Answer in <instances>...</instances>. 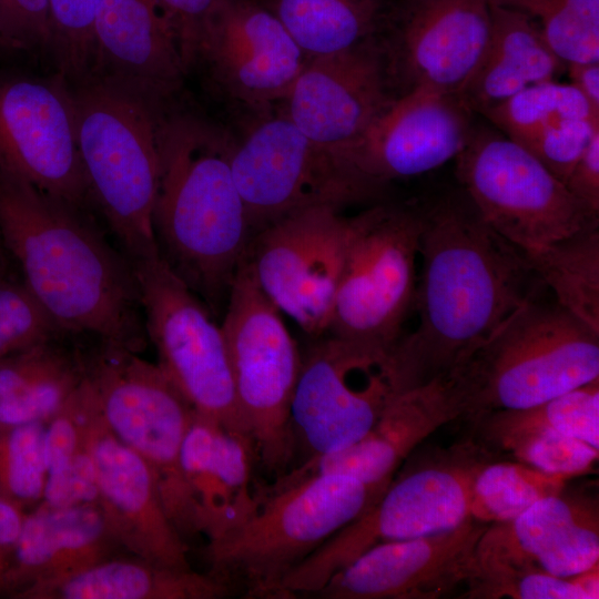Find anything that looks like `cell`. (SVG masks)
I'll use <instances>...</instances> for the list:
<instances>
[{
	"label": "cell",
	"instance_id": "6da1fadb",
	"mask_svg": "<svg viewBox=\"0 0 599 599\" xmlns=\"http://www.w3.org/2000/svg\"><path fill=\"white\" fill-rule=\"evenodd\" d=\"M414 332L392 353L398 392L449 374L544 284L466 196L420 209Z\"/></svg>",
	"mask_w": 599,
	"mask_h": 599
},
{
	"label": "cell",
	"instance_id": "7a4b0ae2",
	"mask_svg": "<svg viewBox=\"0 0 599 599\" xmlns=\"http://www.w3.org/2000/svg\"><path fill=\"white\" fill-rule=\"evenodd\" d=\"M0 235L23 283L64 331L128 351L144 344L133 266L90 213L0 166Z\"/></svg>",
	"mask_w": 599,
	"mask_h": 599
},
{
	"label": "cell",
	"instance_id": "3957f363",
	"mask_svg": "<svg viewBox=\"0 0 599 599\" xmlns=\"http://www.w3.org/2000/svg\"><path fill=\"white\" fill-rule=\"evenodd\" d=\"M160 181L153 233L160 257L205 304L224 312L252 237L231 155L217 126L189 114H158Z\"/></svg>",
	"mask_w": 599,
	"mask_h": 599
},
{
	"label": "cell",
	"instance_id": "277c9868",
	"mask_svg": "<svg viewBox=\"0 0 599 599\" xmlns=\"http://www.w3.org/2000/svg\"><path fill=\"white\" fill-rule=\"evenodd\" d=\"M385 488L324 474L280 488L257 486V506L207 546L211 576L245 598L280 599L285 578Z\"/></svg>",
	"mask_w": 599,
	"mask_h": 599
},
{
	"label": "cell",
	"instance_id": "5b68a950",
	"mask_svg": "<svg viewBox=\"0 0 599 599\" xmlns=\"http://www.w3.org/2000/svg\"><path fill=\"white\" fill-rule=\"evenodd\" d=\"M540 291L451 370L465 418L530 407L599 378V332Z\"/></svg>",
	"mask_w": 599,
	"mask_h": 599
},
{
	"label": "cell",
	"instance_id": "8992f818",
	"mask_svg": "<svg viewBox=\"0 0 599 599\" xmlns=\"http://www.w3.org/2000/svg\"><path fill=\"white\" fill-rule=\"evenodd\" d=\"M70 85L94 209L130 263L158 255L152 223L160 181L158 112L92 78Z\"/></svg>",
	"mask_w": 599,
	"mask_h": 599
},
{
	"label": "cell",
	"instance_id": "52a82bcc",
	"mask_svg": "<svg viewBox=\"0 0 599 599\" xmlns=\"http://www.w3.org/2000/svg\"><path fill=\"white\" fill-rule=\"evenodd\" d=\"M474 440L444 458L390 480L358 517L336 531L283 581L280 599L314 596L341 568L369 548L451 530L469 516L473 478L486 461Z\"/></svg>",
	"mask_w": 599,
	"mask_h": 599
},
{
	"label": "cell",
	"instance_id": "ba28073f",
	"mask_svg": "<svg viewBox=\"0 0 599 599\" xmlns=\"http://www.w3.org/2000/svg\"><path fill=\"white\" fill-rule=\"evenodd\" d=\"M221 329L241 413L257 466L276 478L295 461L291 404L302 355L278 308L241 264Z\"/></svg>",
	"mask_w": 599,
	"mask_h": 599
},
{
	"label": "cell",
	"instance_id": "9c48e42d",
	"mask_svg": "<svg viewBox=\"0 0 599 599\" xmlns=\"http://www.w3.org/2000/svg\"><path fill=\"white\" fill-rule=\"evenodd\" d=\"M420 209L379 203L349 217L326 335L393 348L414 308Z\"/></svg>",
	"mask_w": 599,
	"mask_h": 599
},
{
	"label": "cell",
	"instance_id": "30bf717a",
	"mask_svg": "<svg viewBox=\"0 0 599 599\" xmlns=\"http://www.w3.org/2000/svg\"><path fill=\"white\" fill-rule=\"evenodd\" d=\"M456 176L483 220L522 252L599 224V214L499 131L473 129L456 158Z\"/></svg>",
	"mask_w": 599,
	"mask_h": 599
},
{
	"label": "cell",
	"instance_id": "8fae6325",
	"mask_svg": "<svg viewBox=\"0 0 599 599\" xmlns=\"http://www.w3.org/2000/svg\"><path fill=\"white\" fill-rule=\"evenodd\" d=\"M231 166L252 235L298 210L364 202L384 185L363 175L342 152L308 138L284 112L234 141Z\"/></svg>",
	"mask_w": 599,
	"mask_h": 599
},
{
	"label": "cell",
	"instance_id": "7c38bea8",
	"mask_svg": "<svg viewBox=\"0 0 599 599\" xmlns=\"http://www.w3.org/2000/svg\"><path fill=\"white\" fill-rule=\"evenodd\" d=\"M131 264L161 370L196 414L251 437L235 396L221 325L159 254Z\"/></svg>",
	"mask_w": 599,
	"mask_h": 599
},
{
	"label": "cell",
	"instance_id": "4fadbf2b",
	"mask_svg": "<svg viewBox=\"0 0 599 599\" xmlns=\"http://www.w3.org/2000/svg\"><path fill=\"white\" fill-rule=\"evenodd\" d=\"M394 347L324 335L307 349L291 404L295 465L344 449L368 432L399 394Z\"/></svg>",
	"mask_w": 599,
	"mask_h": 599
},
{
	"label": "cell",
	"instance_id": "5bb4252c",
	"mask_svg": "<svg viewBox=\"0 0 599 599\" xmlns=\"http://www.w3.org/2000/svg\"><path fill=\"white\" fill-rule=\"evenodd\" d=\"M119 348L81 390L100 408L120 441L150 465L167 517L177 530H196L193 505L180 467V450L196 412L160 367Z\"/></svg>",
	"mask_w": 599,
	"mask_h": 599
},
{
	"label": "cell",
	"instance_id": "9a60e30c",
	"mask_svg": "<svg viewBox=\"0 0 599 599\" xmlns=\"http://www.w3.org/2000/svg\"><path fill=\"white\" fill-rule=\"evenodd\" d=\"M341 211L284 215L252 235L243 258L265 296L313 338L327 333L344 266L349 217Z\"/></svg>",
	"mask_w": 599,
	"mask_h": 599
},
{
	"label": "cell",
	"instance_id": "2e32d148",
	"mask_svg": "<svg viewBox=\"0 0 599 599\" xmlns=\"http://www.w3.org/2000/svg\"><path fill=\"white\" fill-rule=\"evenodd\" d=\"M0 166L91 214L71 85L62 75L0 71Z\"/></svg>",
	"mask_w": 599,
	"mask_h": 599
},
{
	"label": "cell",
	"instance_id": "e0dca14e",
	"mask_svg": "<svg viewBox=\"0 0 599 599\" xmlns=\"http://www.w3.org/2000/svg\"><path fill=\"white\" fill-rule=\"evenodd\" d=\"M307 60L278 18L255 0H219L196 53V63L227 95L261 108L284 99Z\"/></svg>",
	"mask_w": 599,
	"mask_h": 599
},
{
	"label": "cell",
	"instance_id": "ac0fdd59",
	"mask_svg": "<svg viewBox=\"0 0 599 599\" xmlns=\"http://www.w3.org/2000/svg\"><path fill=\"white\" fill-rule=\"evenodd\" d=\"M597 565L598 497L566 485L515 518L487 525L476 546L473 576L537 570L573 577Z\"/></svg>",
	"mask_w": 599,
	"mask_h": 599
},
{
	"label": "cell",
	"instance_id": "d6986e66",
	"mask_svg": "<svg viewBox=\"0 0 599 599\" xmlns=\"http://www.w3.org/2000/svg\"><path fill=\"white\" fill-rule=\"evenodd\" d=\"M486 524L471 517L439 534L378 544L336 571L322 599H437L470 580Z\"/></svg>",
	"mask_w": 599,
	"mask_h": 599
},
{
	"label": "cell",
	"instance_id": "ffe728a7",
	"mask_svg": "<svg viewBox=\"0 0 599 599\" xmlns=\"http://www.w3.org/2000/svg\"><path fill=\"white\" fill-rule=\"evenodd\" d=\"M471 115L458 94L410 88L390 102L345 156L380 184L420 175L464 150L474 129Z\"/></svg>",
	"mask_w": 599,
	"mask_h": 599
},
{
	"label": "cell",
	"instance_id": "44dd1931",
	"mask_svg": "<svg viewBox=\"0 0 599 599\" xmlns=\"http://www.w3.org/2000/svg\"><path fill=\"white\" fill-rule=\"evenodd\" d=\"M380 49L369 38L349 49L308 58L282 102L308 138L342 152L394 100Z\"/></svg>",
	"mask_w": 599,
	"mask_h": 599
},
{
	"label": "cell",
	"instance_id": "7402d4cb",
	"mask_svg": "<svg viewBox=\"0 0 599 599\" xmlns=\"http://www.w3.org/2000/svg\"><path fill=\"white\" fill-rule=\"evenodd\" d=\"M464 390L453 372L396 395L368 432L351 446L308 458L267 483L280 488L306 477L338 474L386 488L399 465L429 435L466 416Z\"/></svg>",
	"mask_w": 599,
	"mask_h": 599
},
{
	"label": "cell",
	"instance_id": "603a6c76",
	"mask_svg": "<svg viewBox=\"0 0 599 599\" xmlns=\"http://www.w3.org/2000/svg\"><path fill=\"white\" fill-rule=\"evenodd\" d=\"M184 64L172 23L156 0H102L88 78L142 100L155 112L183 84Z\"/></svg>",
	"mask_w": 599,
	"mask_h": 599
},
{
	"label": "cell",
	"instance_id": "cb8c5ba5",
	"mask_svg": "<svg viewBox=\"0 0 599 599\" xmlns=\"http://www.w3.org/2000/svg\"><path fill=\"white\" fill-rule=\"evenodd\" d=\"M397 20V48L409 89L459 94L489 42V0H404Z\"/></svg>",
	"mask_w": 599,
	"mask_h": 599
},
{
	"label": "cell",
	"instance_id": "d4e9b609",
	"mask_svg": "<svg viewBox=\"0 0 599 599\" xmlns=\"http://www.w3.org/2000/svg\"><path fill=\"white\" fill-rule=\"evenodd\" d=\"M252 438L195 414L180 450V467L197 530L210 541L242 524L257 506Z\"/></svg>",
	"mask_w": 599,
	"mask_h": 599
},
{
	"label": "cell",
	"instance_id": "484cf974",
	"mask_svg": "<svg viewBox=\"0 0 599 599\" xmlns=\"http://www.w3.org/2000/svg\"><path fill=\"white\" fill-rule=\"evenodd\" d=\"M490 37L476 71L458 94L474 113L501 103L531 85L555 81L567 63L526 13L489 0Z\"/></svg>",
	"mask_w": 599,
	"mask_h": 599
},
{
	"label": "cell",
	"instance_id": "4316f807",
	"mask_svg": "<svg viewBox=\"0 0 599 599\" xmlns=\"http://www.w3.org/2000/svg\"><path fill=\"white\" fill-rule=\"evenodd\" d=\"M100 497L129 521H140L142 545L152 562L190 569L184 542L164 509L154 474L145 459L114 436L90 446Z\"/></svg>",
	"mask_w": 599,
	"mask_h": 599
},
{
	"label": "cell",
	"instance_id": "83f0119b",
	"mask_svg": "<svg viewBox=\"0 0 599 599\" xmlns=\"http://www.w3.org/2000/svg\"><path fill=\"white\" fill-rule=\"evenodd\" d=\"M105 532V517L92 504L44 507L23 516L3 588L42 577L49 570L65 572L75 560L84 564Z\"/></svg>",
	"mask_w": 599,
	"mask_h": 599
},
{
	"label": "cell",
	"instance_id": "f1b7e54d",
	"mask_svg": "<svg viewBox=\"0 0 599 599\" xmlns=\"http://www.w3.org/2000/svg\"><path fill=\"white\" fill-rule=\"evenodd\" d=\"M230 593V588L211 575L155 562H93L58 583V595L65 599H212Z\"/></svg>",
	"mask_w": 599,
	"mask_h": 599
},
{
	"label": "cell",
	"instance_id": "f546056e",
	"mask_svg": "<svg viewBox=\"0 0 599 599\" xmlns=\"http://www.w3.org/2000/svg\"><path fill=\"white\" fill-rule=\"evenodd\" d=\"M263 4L312 58L372 38L384 17L386 0H266Z\"/></svg>",
	"mask_w": 599,
	"mask_h": 599
},
{
	"label": "cell",
	"instance_id": "4dcf8cb0",
	"mask_svg": "<svg viewBox=\"0 0 599 599\" xmlns=\"http://www.w3.org/2000/svg\"><path fill=\"white\" fill-rule=\"evenodd\" d=\"M524 254L555 301L599 332V224Z\"/></svg>",
	"mask_w": 599,
	"mask_h": 599
},
{
	"label": "cell",
	"instance_id": "1f68e13d",
	"mask_svg": "<svg viewBox=\"0 0 599 599\" xmlns=\"http://www.w3.org/2000/svg\"><path fill=\"white\" fill-rule=\"evenodd\" d=\"M484 446L526 430H555L599 449V378L537 405L489 412L470 420Z\"/></svg>",
	"mask_w": 599,
	"mask_h": 599
},
{
	"label": "cell",
	"instance_id": "d6a6232c",
	"mask_svg": "<svg viewBox=\"0 0 599 599\" xmlns=\"http://www.w3.org/2000/svg\"><path fill=\"white\" fill-rule=\"evenodd\" d=\"M23 380L0 398V429L43 423L61 412L80 386L75 370L52 342L19 353Z\"/></svg>",
	"mask_w": 599,
	"mask_h": 599
},
{
	"label": "cell",
	"instance_id": "836d02e7",
	"mask_svg": "<svg viewBox=\"0 0 599 599\" xmlns=\"http://www.w3.org/2000/svg\"><path fill=\"white\" fill-rule=\"evenodd\" d=\"M570 478L520 461H485L469 491V516L483 524L507 521L536 501L562 490Z\"/></svg>",
	"mask_w": 599,
	"mask_h": 599
},
{
	"label": "cell",
	"instance_id": "e575fe53",
	"mask_svg": "<svg viewBox=\"0 0 599 599\" xmlns=\"http://www.w3.org/2000/svg\"><path fill=\"white\" fill-rule=\"evenodd\" d=\"M483 115L518 144L564 120L599 118V113L570 83L555 81L526 88L486 110Z\"/></svg>",
	"mask_w": 599,
	"mask_h": 599
},
{
	"label": "cell",
	"instance_id": "d590c367",
	"mask_svg": "<svg viewBox=\"0 0 599 599\" xmlns=\"http://www.w3.org/2000/svg\"><path fill=\"white\" fill-rule=\"evenodd\" d=\"M529 16L565 63L599 61V0H490Z\"/></svg>",
	"mask_w": 599,
	"mask_h": 599
},
{
	"label": "cell",
	"instance_id": "8d00e7d4",
	"mask_svg": "<svg viewBox=\"0 0 599 599\" xmlns=\"http://www.w3.org/2000/svg\"><path fill=\"white\" fill-rule=\"evenodd\" d=\"M470 599H598L599 565L573 577L544 571L476 573L465 587Z\"/></svg>",
	"mask_w": 599,
	"mask_h": 599
},
{
	"label": "cell",
	"instance_id": "74e56055",
	"mask_svg": "<svg viewBox=\"0 0 599 599\" xmlns=\"http://www.w3.org/2000/svg\"><path fill=\"white\" fill-rule=\"evenodd\" d=\"M42 424L0 429V496L14 505L42 498L47 478Z\"/></svg>",
	"mask_w": 599,
	"mask_h": 599
},
{
	"label": "cell",
	"instance_id": "f35d334b",
	"mask_svg": "<svg viewBox=\"0 0 599 599\" xmlns=\"http://www.w3.org/2000/svg\"><path fill=\"white\" fill-rule=\"evenodd\" d=\"M509 453L517 461L548 474L572 478L592 469L599 449L555 430H526L484 445Z\"/></svg>",
	"mask_w": 599,
	"mask_h": 599
},
{
	"label": "cell",
	"instance_id": "ab89813d",
	"mask_svg": "<svg viewBox=\"0 0 599 599\" xmlns=\"http://www.w3.org/2000/svg\"><path fill=\"white\" fill-rule=\"evenodd\" d=\"M102 0H49L50 41L60 75L69 84L88 78L94 23Z\"/></svg>",
	"mask_w": 599,
	"mask_h": 599
},
{
	"label": "cell",
	"instance_id": "60d3db41",
	"mask_svg": "<svg viewBox=\"0 0 599 599\" xmlns=\"http://www.w3.org/2000/svg\"><path fill=\"white\" fill-rule=\"evenodd\" d=\"M67 333L23 281L0 278V358L54 342Z\"/></svg>",
	"mask_w": 599,
	"mask_h": 599
},
{
	"label": "cell",
	"instance_id": "b9f144b4",
	"mask_svg": "<svg viewBox=\"0 0 599 599\" xmlns=\"http://www.w3.org/2000/svg\"><path fill=\"white\" fill-rule=\"evenodd\" d=\"M597 133L599 118L568 119L541 130L519 145L565 183Z\"/></svg>",
	"mask_w": 599,
	"mask_h": 599
},
{
	"label": "cell",
	"instance_id": "7bdbcfd3",
	"mask_svg": "<svg viewBox=\"0 0 599 599\" xmlns=\"http://www.w3.org/2000/svg\"><path fill=\"white\" fill-rule=\"evenodd\" d=\"M100 497L98 473L90 450H79L60 469L47 474L42 498L47 507L90 505Z\"/></svg>",
	"mask_w": 599,
	"mask_h": 599
},
{
	"label": "cell",
	"instance_id": "ee69618b",
	"mask_svg": "<svg viewBox=\"0 0 599 599\" xmlns=\"http://www.w3.org/2000/svg\"><path fill=\"white\" fill-rule=\"evenodd\" d=\"M0 32L4 48L49 45V0H0Z\"/></svg>",
	"mask_w": 599,
	"mask_h": 599
},
{
	"label": "cell",
	"instance_id": "f6af8a7d",
	"mask_svg": "<svg viewBox=\"0 0 599 599\" xmlns=\"http://www.w3.org/2000/svg\"><path fill=\"white\" fill-rule=\"evenodd\" d=\"M169 17L189 71L196 63L203 28L219 0H156Z\"/></svg>",
	"mask_w": 599,
	"mask_h": 599
},
{
	"label": "cell",
	"instance_id": "bcb514c9",
	"mask_svg": "<svg viewBox=\"0 0 599 599\" xmlns=\"http://www.w3.org/2000/svg\"><path fill=\"white\" fill-rule=\"evenodd\" d=\"M565 185L575 197L599 214V133L575 164Z\"/></svg>",
	"mask_w": 599,
	"mask_h": 599
},
{
	"label": "cell",
	"instance_id": "7dc6e473",
	"mask_svg": "<svg viewBox=\"0 0 599 599\" xmlns=\"http://www.w3.org/2000/svg\"><path fill=\"white\" fill-rule=\"evenodd\" d=\"M78 449V433L73 420L68 416L54 418L44 434L47 474L67 465Z\"/></svg>",
	"mask_w": 599,
	"mask_h": 599
},
{
	"label": "cell",
	"instance_id": "c3c4849f",
	"mask_svg": "<svg viewBox=\"0 0 599 599\" xmlns=\"http://www.w3.org/2000/svg\"><path fill=\"white\" fill-rule=\"evenodd\" d=\"M22 520L18 507L0 496V588H3Z\"/></svg>",
	"mask_w": 599,
	"mask_h": 599
},
{
	"label": "cell",
	"instance_id": "681fc988",
	"mask_svg": "<svg viewBox=\"0 0 599 599\" xmlns=\"http://www.w3.org/2000/svg\"><path fill=\"white\" fill-rule=\"evenodd\" d=\"M570 84L599 113V61L567 63Z\"/></svg>",
	"mask_w": 599,
	"mask_h": 599
},
{
	"label": "cell",
	"instance_id": "f907efd6",
	"mask_svg": "<svg viewBox=\"0 0 599 599\" xmlns=\"http://www.w3.org/2000/svg\"><path fill=\"white\" fill-rule=\"evenodd\" d=\"M11 257L4 246L2 237L0 235V278L10 276L8 273L9 262Z\"/></svg>",
	"mask_w": 599,
	"mask_h": 599
},
{
	"label": "cell",
	"instance_id": "816d5d0a",
	"mask_svg": "<svg viewBox=\"0 0 599 599\" xmlns=\"http://www.w3.org/2000/svg\"><path fill=\"white\" fill-rule=\"evenodd\" d=\"M0 47H3V48H4V44H3V41H2V37H1V32H0Z\"/></svg>",
	"mask_w": 599,
	"mask_h": 599
}]
</instances>
